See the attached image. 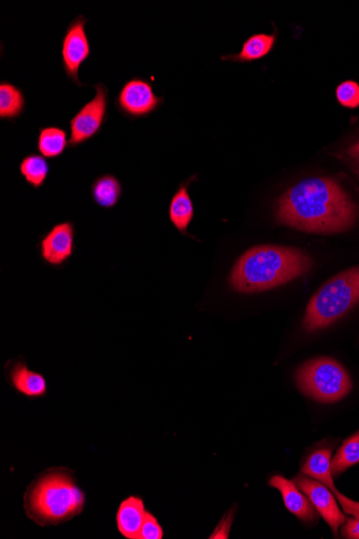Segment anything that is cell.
I'll use <instances>...</instances> for the list:
<instances>
[{"label": "cell", "mask_w": 359, "mask_h": 539, "mask_svg": "<svg viewBox=\"0 0 359 539\" xmlns=\"http://www.w3.org/2000/svg\"><path fill=\"white\" fill-rule=\"evenodd\" d=\"M356 172H357V174L359 175V168H356Z\"/></svg>", "instance_id": "cell-27"}, {"label": "cell", "mask_w": 359, "mask_h": 539, "mask_svg": "<svg viewBox=\"0 0 359 539\" xmlns=\"http://www.w3.org/2000/svg\"><path fill=\"white\" fill-rule=\"evenodd\" d=\"M358 208L332 178L312 177L287 190L277 203V219L289 228L312 234H337L350 230Z\"/></svg>", "instance_id": "cell-1"}, {"label": "cell", "mask_w": 359, "mask_h": 539, "mask_svg": "<svg viewBox=\"0 0 359 539\" xmlns=\"http://www.w3.org/2000/svg\"><path fill=\"white\" fill-rule=\"evenodd\" d=\"M276 40L277 36L275 34H255L244 41L239 53L223 55L221 60L237 63H251L262 60L274 49Z\"/></svg>", "instance_id": "cell-16"}, {"label": "cell", "mask_w": 359, "mask_h": 539, "mask_svg": "<svg viewBox=\"0 0 359 539\" xmlns=\"http://www.w3.org/2000/svg\"><path fill=\"white\" fill-rule=\"evenodd\" d=\"M19 170L25 181L36 190L43 187L51 172L50 165L45 156L36 153L24 156Z\"/></svg>", "instance_id": "cell-20"}, {"label": "cell", "mask_w": 359, "mask_h": 539, "mask_svg": "<svg viewBox=\"0 0 359 539\" xmlns=\"http://www.w3.org/2000/svg\"><path fill=\"white\" fill-rule=\"evenodd\" d=\"M26 98L23 91L8 81L0 82V119L14 121L25 111Z\"/></svg>", "instance_id": "cell-19"}, {"label": "cell", "mask_w": 359, "mask_h": 539, "mask_svg": "<svg viewBox=\"0 0 359 539\" xmlns=\"http://www.w3.org/2000/svg\"><path fill=\"white\" fill-rule=\"evenodd\" d=\"M330 461H332V450L323 449L315 451L304 464L303 473L322 482L323 485L335 494L344 512L359 518V503L348 499L347 496L337 491L332 477Z\"/></svg>", "instance_id": "cell-11"}, {"label": "cell", "mask_w": 359, "mask_h": 539, "mask_svg": "<svg viewBox=\"0 0 359 539\" xmlns=\"http://www.w3.org/2000/svg\"><path fill=\"white\" fill-rule=\"evenodd\" d=\"M75 240L76 229L73 222L57 223L40 239V258L50 266L61 267L73 257L76 250Z\"/></svg>", "instance_id": "cell-9"}, {"label": "cell", "mask_w": 359, "mask_h": 539, "mask_svg": "<svg viewBox=\"0 0 359 539\" xmlns=\"http://www.w3.org/2000/svg\"><path fill=\"white\" fill-rule=\"evenodd\" d=\"M305 252L281 246H256L235 263L228 282L239 293H256L285 285L310 271Z\"/></svg>", "instance_id": "cell-2"}, {"label": "cell", "mask_w": 359, "mask_h": 539, "mask_svg": "<svg viewBox=\"0 0 359 539\" xmlns=\"http://www.w3.org/2000/svg\"><path fill=\"white\" fill-rule=\"evenodd\" d=\"M359 302V266L348 269L314 294L304 319L307 332L320 331L336 323Z\"/></svg>", "instance_id": "cell-4"}, {"label": "cell", "mask_w": 359, "mask_h": 539, "mask_svg": "<svg viewBox=\"0 0 359 539\" xmlns=\"http://www.w3.org/2000/svg\"><path fill=\"white\" fill-rule=\"evenodd\" d=\"M9 384L14 390L28 397L39 399L48 391L47 380L41 374L28 368L23 360L11 361L6 366Z\"/></svg>", "instance_id": "cell-12"}, {"label": "cell", "mask_w": 359, "mask_h": 539, "mask_svg": "<svg viewBox=\"0 0 359 539\" xmlns=\"http://www.w3.org/2000/svg\"><path fill=\"white\" fill-rule=\"evenodd\" d=\"M269 485L280 491L286 508L296 517L305 522L319 520L318 512H315L308 496L300 491L295 482L282 476H275L270 479Z\"/></svg>", "instance_id": "cell-13"}, {"label": "cell", "mask_w": 359, "mask_h": 539, "mask_svg": "<svg viewBox=\"0 0 359 539\" xmlns=\"http://www.w3.org/2000/svg\"><path fill=\"white\" fill-rule=\"evenodd\" d=\"M145 503L137 496H129L124 500L117 513L119 532L128 539H139L143 522L147 516Z\"/></svg>", "instance_id": "cell-14"}, {"label": "cell", "mask_w": 359, "mask_h": 539, "mask_svg": "<svg viewBox=\"0 0 359 539\" xmlns=\"http://www.w3.org/2000/svg\"><path fill=\"white\" fill-rule=\"evenodd\" d=\"M69 147L67 132L59 126L40 127L37 150L46 159H56Z\"/></svg>", "instance_id": "cell-18"}, {"label": "cell", "mask_w": 359, "mask_h": 539, "mask_svg": "<svg viewBox=\"0 0 359 539\" xmlns=\"http://www.w3.org/2000/svg\"><path fill=\"white\" fill-rule=\"evenodd\" d=\"M194 179L192 177L181 184L169 205V220L184 236H189L188 229L194 219V204L189 193L190 183Z\"/></svg>", "instance_id": "cell-15"}, {"label": "cell", "mask_w": 359, "mask_h": 539, "mask_svg": "<svg viewBox=\"0 0 359 539\" xmlns=\"http://www.w3.org/2000/svg\"><path fill=\"white\" fill-rule=\"evenodd\" d=\"M336 96L341 106L355 109L359 107V84L355 81H344L339 84Z\"/></svg>", "instance_id": "cell-22"}, {"label": "cell", "mask_w": 359, "mask_h": 539, "mask_svg": "<svg viewBox=\"0 0 359 539\" xmlns=\"http://www.w3.org/2000/svg\"><path fill=\"white\" fill-rule=\"evenodd\" d=\"M346 158L359 168V140L346 150Z\"/></svg>", "instance_id": "cell-26"}, {"label": "cell", "mask_w": 359, "mask_h": 539, "mask_svg": "<svg viewBox=\"0 0 359 539\" xmlns=\"http://www.w3.org/2000/svg\"><path fill=\"white\" fill-rule=\"evenodd\" d=\"M89 20L79 16L67 27L62 40V65L66 76L78 87H84L79 78L80 67L91 55V44L85 26Z\"/></svg>", "instance_id": "cell-8"}, {"label": "cell", "mask_w": 359, "mask_h": 539, "mask_svg": "<svg viewBox=\"0 0 359 539\" xmlns=\"http://www.w3.org/2000/svg\"><path fill=\"white\" fill-rule=\"evenodd\" d=\"M359 462V432L342 444L336 456L330 461L335 476L346 472L349 467Z\"/></svg>", "instance_id": "cell-21"}, {"label": "cell", "mask_w": 359, "mask_h": 539, "mask_svg": "<svg viewBox=\"0 0 359 539\" xmlns=\"http://www.w3.org/2000/svg\"><path fill=\"white\" fill-rule=\"evenodd\" d=\"M123 193L120 180L113 175L106 174L97 177L91 186V194L94 203L105 209L116 207Z\"/></svg>", "instance_id": "cell-17"}, {"label": "cell", "mask_w": 359, "mask_h": 539, "mask_svg": "<svg viewBox=\"0 0 359 539\" xmlns=\"http://www.w3.org/2000/svg\"><path fill=\"white\" fill-rule=\"evenodd\" d=\"M164 101L163 96L155 95L151 81L134 77L124 83L114 105L124 117L138 120L148 118Z\"/></svg>", "instance_id": "cell-7"}, {"label": "cell", "mask_w": 359, "mask_h": 539, "mask_svg": "<svg viewBox=\"0 0 359 539\" xmlns=\"http://www.w3.org/2000/svg\"><path fill=\"white\" fill-rule=\"evenodd\" d=\"M296 381L301 392L321 403L338 402L352 389L348 372L330 358L315 359L301 366Z\"/></svg>", "instance_id": "cell-5"}, {"label": "cell", "mask_w": 359, "mask_h": 539, "mask_svg": "<svg viewBox=\"0 0 359 539\" xmlns=\"http://www.w3.org/2000/svg\"><path fill=\"white\" fill-rule=\"evenodd\" d=\"M342 536L359 539V518L349 519L343 523Z\"/></svg>", "instance_id": "cell-25"}, {"label": "cell", "mask_w": 359, "mask_h": 539, "mask_svg": "<svg viewBox=\"0 0 359 539\" xmlns=\"http://www.w3.org/2000/svg\"><path fill=\"white\" fill-rule=\"evenodd\" d=\"M95 96L69 121V148H77L103 131L108 118L109 90L102 82L94 84Z\"/></svg>", "instance_id": "cell-6"}, {"label": "cell", "mask_w": 359, "mask_h": 539, "mask_svg": "<svg viewBox=\"0 0 359 539\" xmlns=\"http://www.w3.org/2000/svg\"><path fill=\"white\" fill-rule=\"evenodd\" d=\"M163 537L164 531L161 524L148 512L145 522L142 524L139 539H162Z\"/></svg>", "instance_id": "cell-23"}, {"label": "cell", "mask_w": 359, "mask_h": 539, "mask_svg": "<svg viewBox=\"0 0 359 539\" xmlns=\"http://www.w3.org/2000/svg\"><path fill=\"white\" fill-rule=\"evenodd\" d=\"M85 495L67 470L47 471L39 476L24 496L28 517L42 527L57 526L82 513Z\"/></svg>", "instance_id": "cell-3"}, {"label": "cell", "mask_w": 359, "mask_h": 539, "mask_svg": "<svg viewBox=\"0 0 359 539\" xmlns=\"http://www.w3.org/2000/svg\"><path fill=\"white\" fill-rule=\"evenodd\" d=\"M295 484L308 496L314 508L317 509V512L329 524L334 534L337 535L339 527L347 519L341 513L337 501L334 498V493L330 492L322 482L312 479L304 473L296 476Z\"/></svg>", "instance_id": "cell-10"}, {"label": "cell", "mask_w": 359, "mask_h": 539, "mask_svg": "<svg viewBox=\"0 0 359 539\" xmlns=\"http://www.w3.org/2000/svg\"><path fill=\"white\" fill-rule=\"evenodd\" d=\"M234 519V513H228L220 522L217 530L210 536V538H228L229 531H231L232 523Z\"/></svg>", "instance_id": "cell-24"}]
</instances>
